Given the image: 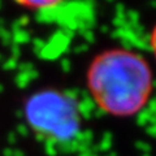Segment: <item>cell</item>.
<instances>
[{
  "label": "cell",
  "mask_w": 156,
  "mask_h": 156,
  "mask_svg": "<svg viewBox=\"0 0 156 156\" xmlns=\"http://www.w3.org/2000/svg\"><path fill=\"white\" fill-rule=\"evenodd\" d=\"M87 87L104 112L129 117L147 104L154 90V73L142 55L113 48L100 52L91 61Z\"/></svg>",
  "instance_id": "cell-1"
},
{
  "label": "cell",
  "mask_w": 156,
  "mask_h": 156,
  "mask_svg": "<svg viewBox=\"0 0 156 156\" xmlns=\"http://www.w3.org/2000/svg\"><path fill=\"white\" fill-rule=\"evenodd\" d=\"M30 129L52 144H69L81 133V116L72 96L47 89L31 94L23 105Z\"/></svg>",
  "instance_id": "cell-2"
},
{
  "label": "cell",
  "mask_w": 156,
  "mask_h": 156,
  "mask_svg": "<svg viewBox=\"0 0 156 156\" xmlns=\"http://www.w3.org/2000/svg\"><path fill=\"white\" fill-rule=\"evenodd\" d=\"M150 44H151V48H152V52L156 57V25L154 26L152 31H151V38H150Z\"/></svg>",
  "instance_id": "cell-3"
}]
</instances>
